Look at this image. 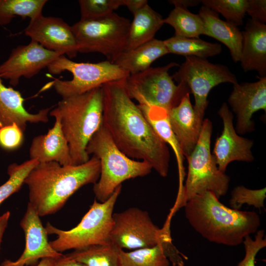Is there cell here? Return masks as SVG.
<instances>
[{
  "mask_svg": "<svg viewBox=\"0 0 266 266\" xmlns=\"http://www.w3.org/2000/svg\"><path fill=\"white\" fill-rule=\"evenodd\" d=\"M53 266H86L66 255H63L61 257L56 259Z\"/></svg>",
  "mask_w": 266,
  "mask_h": 266,
  "instance_id": "cell-39",
  "label": "cell"
},
{
  "mask_svg": "<svg viewBox=\"0 0 266 266\" xmlns=\"http://www.w3.org/2000/svg\"><path fill=\"white\" fill-rule=\"evenodd\" d=\"M121 189L120 185L104 202L95 200L80 223L69 230L59 229L48 222L45 227L48 234L57 235L55 240L49 241L51 247L62 253L70 249L110 243L113 209Z\"/></svg>",
  "mask_w": 266,
  "mask_h": 266,
  "instance_id": "cell-7",
  "label": "cell"
},
{
  "mask_svg": "<svg viewBox=\"0 0 266 266\" xmlns=\"http://www.w3.org/2000/svg\"><path fill=\"white\" fill-rule=\"evenodd\" d=\"M123 5L127 6L133 15L148 4L146 0H123Z\"/></svg>",
  "mask_w": 266,
  "mask_h": 266,
  "instance_id": "cell-38",
  "label": "cell"
},
{
  "mask_svg": "<svg viewBox=\"0 0 266 266\" xmlns=\"http://www.w3.org/2000/svg\"><path fill=\"white\" fill-rule=\"evenodd\" d=\"M54 126L45 134L35 136L30 148V159L39 163L56 162L61 166L72 165L67 141L63 133L60 120L56 114Z\"/></svg>",
  "mask_w": 266,
  "mask_h": 266,
  "instance_id": "cell-19",
  "label": "cell"
},
{
  "mask_svg": "<svg viewBox=\"0 0 266 266\" xmlns=\"http://www.w3.org/2000/svg\"><path fill=\"white\" fill-rule=\"evenodd\" d=\"M120 249L109 243L74 250L66 255L86 266H119Z\"/></svg>",
  "mask_w": 266,
  "mask_h": 266,
  "instance_id": "cell-29",
  "label": "cell"
},
{
  "mask_svg": "<svg viewBox=\"0 0 266 266\" xmlns=\"http://www.w3.org/2000/svg\"><path fill=\"white\" fill-rule=\"evenodd\" d=\"M169 53L186 57L205 59L222 52L220 44L211 43L200 38H188L174 35L164 40Z\"/></svg>",
  "mask_w": 266,
  "mask_h": 266,
  "instance_id": "cell-27",
  "label": "cell"
},
{
  "mask_svg": "<svg viewBox=\"0 0 266 266\" xmlns=\"http://www.w3.org/2000/svg\"><path fill=\"white\" fill-rule=\"evenodd\" d=\"M212 133V124L210 120L205 119L198 142L187 158L188 171L185 184L178 192L172 213L198 195L210 192L219 199L228 191L230 177L219 169L211 152Z\"/></svg>",
  "mask_w": 266,
  "mask_h": 266,
  "instance_id": "cell-6",
  "label": "cell"
},
{
  "mask_svg": "<svg viewBox=\"0 0 266 266\" xmlns=\"http://www.w3.org/2000/svg\"><path fill=\"white\" fill-rule=\"evenodd\" d=\"M169 54L163 40L153 38L132 50L122 53L113 63L134 74L151 66L157 59Z\"/></svg>",
  "mask_w": 266,
  "mask_h": 266,
  "instance_id": "cell-24",
  "label": "cell"
},
{
  "mask_svg": "<svg viewBox=\"0 0 266 266\" xmlns=\"http://www.w3.org/2000/svg\"><path fill=\"white\" fill-rule=\"evenodd\" d=\"M125 51L132 50L154 38L163 25L162 15L148 4L133 15Z\"/></svg>",
  "mask_w": 266,
  "mask_h": 266,
  "instance_id": "cell-25",
  "label": "cell"
},
{
  "mask_svg": "<svg viewBox=\"0 0 266 266\" xmlns=\"http://www.w3.org/2000/svg\"><path fill=\"white\" fill-rule=\"evenodd\" d=\"M184 206L191 226L202 237L217 244L237 246L260 226V218L255 212L228 207L210 192L194 197Z\"/></svg>",
  "mask_w": 266,
  "mask_h": 266,
  "instance_id": "cell-3",
  "label": "cell"
},
{
  "mask_svg": "<svg viewBox=\"0 0 266 266\" xmlns=\"http://www.w3.org/2000/svg\"><path fill=\"white\" fill-rule=\"evenodd\" d=\"M266 198V189H249L243 186L235 187L231 192L229 201L231 208L239 210L242 205L247 204L261 209L264 207V200Z\"/></svg>",
  "mask_w": 266,
  "mask_h": 266,
  "instance_id": "cell-34",
  "label": "cell"
},
{
  "mask_svg": "<svg viewBox=\"0 0 266 266\" xmlns=\"http://www.w3.org/2000/svg\"><path fill=\"white\" fill-rule=\"evenodd\" d=\"M80 21L96 20L106 16L120 6L123 0H79Z\"/></svg>",
  "mask_w": 266,
  "mask_h": 266,
  "instance_id": "cell-33",
  "label": "cell"
},
{
  "mask_svg": "<svg viewBox=\"0 0 266 266\" xmlns=\"http://www.w3.org/2000/svg\"><path fill=\"white\" fill-rule=\"evenodd\" d=\"M50 73L58 74L68 71L70 80H54L51 83L62 99L86 93L113 81L127 78L130 73L109 61L97 63H77L61 55L48 66Z\"/></svg>",
  "mask_w": 266,
  "mask_h": 266,
  "instance_id": "cell-9",
  "label": "cell"
},
{
  "mask_svg": "<svg viewBox=\"0 0 266 266\" xmlns=\"http://www.w3.org/2000/svg\"><path fill=\"white\" fill-rule=\"evenodd\" d=\"M100 173V161L94 156L78 165L39 163L25 180L29 189V203L40 217L53 214L80 188L96 183Z\"/></svg>",
  "mask_w": 266,
  "mask_h": 266,
  "instance_id": "cell-2",
  "label": "cell"
},
{
  "mask_svg": "<svg viewBox=\"0 0 266 266\" xmlns=\"http://www.w3.org/2000/svg\"><path fill=\"white\" fill-rule=\"evenodd\" d=\"M178 66L171 62L161 67H152L130 74L126 79L129 96L138 104L155 105L168 112L176 106L189 90L185 85H176L169 74V69Z\"/></svg>",
  "mask_w": 266,
  "mask_h": 266,
  "instance_id": "cell-10",
  "label": "cell"
},
{
  "mask_svg": "<svg viewBox=\"0 0 266 266\" xmlns=\"http://www.w3.org/2000/svg\"><path fill=\"white\" fill-rule=\"evenodd\" d=\"M86 152L100 162V177L93 186L96 198L100 202L108 200L124 181L145 176L152 169L148 163L132 159L124 154L102 125L89 141Z\"/></svg>",
  "mask_w": 266,
  "mask_h": 266,
  "instance_id": "cell-5",
  "label": "cell"
},
{
  "mask_svg": "<svg viewBox=\"0 0 266 266\" xmlns=\"http://www.w3.org/2000/svg\"><path fill=\"white\" fill-rule=\"evenodd\" d=\"M254 82L233 85L228 102L237 118V133L243 134L254 130L252 120L256 112L266 111V77H258Z\"/></svg>",
  "mask_w": 266,
  "mask_h": 266,
  "instance_id": "cell-16",
  "label": "cell"
},
{
  "mask_svg": "<svg viewBox=\"0 0 266 266\" xmlns=\"http://www.w3.org/2000/svg\"><path fill=\"white\" fill-rule=\"evenodd\" d=\"M40 217L33 207L28 203L20 223L25 234V249L17 260H5L0 266H36L40 259H58L63 256L50 245L48 233Z\"/></svg>",
  "mask_w": 266,
  "mask_h": 266,
  "instance_id": "cell-15",
  "label": "cell"
},
{
  "mask_svg": "<svg viewBox=\"0 0 266 266\" xmlns=\"http://www.w3.org/2000/svg\"><path fill=\"white\" fill-rule=\"evenodd\" d=\"M24 32L31 40L48 50L66 54L69 59L75 57L78 53L71 27L62 18L42 14L30 20Z\"/></svg>",
  "mask_w": 266,
  "mask_h": 266,
  "instance_id": "cell-14",
  "label": "cell"
},
{
  "mask_svg": "<svg viewBox=\"0 0 266 266\" xmlns=\"http://www.w3.org/2000/svg\"><path fill=\"white\" fill-rule=\"evenodd\" d=\"M131 22L114 12L96 20H79L71 26L78 52L99 53L113 63L126 50Z\"/></svg>",
  "mask_w": 266,
  "mask_h": 266,
  "instance_id": "cell-8",
  "label": "cell"
},
{
  "mask_svg": "<svg viewBox=\"0 0 266 266\" xmlns=\"http://www.w3.org/2000/svg\"><path fill=\"white\" fill-rule=\"evenodd\" d=\"M138 106L156 133L173 149L177 159L180 175V188H181L184 174V157L171 130L169 122L168 112L163 108L155 105L138 104Z\"/></svg>",
  "mask_w": 266,
  "mask_h": 266,
  "instance_id": "cell-26",
  "label": "cell"
},
{
  "mask_svg": "<svg viewBox=\"0 0 266 266\" xmlns=\"http://www.w3.org/2000/svg\"><path fill=\"white\" fill-rule=\"evenodd\" d=\"M119 258V266H184L183 258L187 259L172 242L130 252L120 249Z\"/></svg>",
  "mask_w": 266,
  "mask_h": 266,
  "instance_id": "cell-22",
  "label": "cell"
},
{
  "mask_svg": "<svg viewBox=\"0 0 266 266\" xmlns=\"http://www.w3.org/2000/svg\"><path fill=\"white\" fill-rule=\"evenodd\" d=\"M39 162L30 159L23 163H12L7 168L8 179L0 186V204L9 197L19 191L31 171Z\"/></svg>",
  "mask_w": 266,
  "mask_h": 266,
  "instance_id": "cell-31",
  "label": "cell"
},
{
  "mask_svg": "<svg viewBox=\"0 0 266 266\" xmlns=\"http://www.w3.org/2000/svg\"><path fill=\"white\" fill-rule=\"evenodd\" d=\"M189 94L187 93L180 102L168 112L171 130L186 159L198 142L203 121L196 115Z\"/></svg>",
  "mask_w": 266,
  "mask_h": 266,
  "instance_id": "cell-18",
  "label": "cell"
},
{
  "mask_svg": "<svg viewBox=\"0 0 266 266\" xmlns=\"http://www.w3.org/2000/svg\"><path fill=\"white\" fill-rule=\"evenodd\" d=\"M163 22L173 28L176 36L199 38L204 34V23L199 14L193 13L186 8L174 6Z\"/></svg>",
  "mask_w": 266,
  "mask_h": 266,
  "instance_id": "cell-28",
  "label": "cell"
},
{
  "mask_svg": "<svg viewBox=\"0 0 266 266\" xmlns=\"http://www.w3.org/2000/svg\"><path fill=\"white\" fill-rule=\"evenodd\" d=\"M246 13L251 17V19L265 24L266 0H247Z\"/></svg>",
  "mask_w": 266,
  "mask_h": 266,
  "instance_id": "cell-37",
  "label": "cell"
},
{
  "mask_svg": "<svg viewBox=\"0 0 266 266\" xmlns=\"http://www.w3.org/2000/svg\"><path fill=\"white\" fill-rule=\"evenodd\" d=\"M10 212L7 211L0 216V248L4 231L7 226Z\"/></svg>",
  "mask_w": 266,
  "mask_h": 266,
  "instance_id": "cell-41",
  "label": "cell"
},
{
  "mask_svg": "<svg viewBox=\"0 0 266 266\" xmlns=\"http://www.w3.org/2000/svg\"><path fill=\"white\" fill-rule=\"evenodd\" d=\"M61 55H64L31 40L28 44L18 45L11 50L7 59L0 65V77L15 87L21 77H33Z\"/></svg>",
  "mask_w": 266,
  "mask_h": 266,
  "instance_id": "cell-13",
  "label": "cell"
},
{
  "mask_svg": "<svg viewBox=\"0 0 266 266\" xmlns=\"http://www.w3.org/2000/svg\"><path fill=\"white\" fill-rule=\"evenodd\" d=\"M242 33L239 62L243 71L255 70L266 77V25L249 19Z\"/></svg>",
  "mask_w": 266,
  "mask_h": 266,
  "instance_id": "cell-21",
  "label": "cell"
},
{
  "mask_svg": "<svg viewBox=\"0 0 266 266\" xmlns=\"http://www.w3.org/2000/svg\"><path fill=\"white\" fill-rule=\"evenodd\" d=\"M56 259L45 258L41 260L36 266H53Z\"/></svg>",
  "mask_w": 266,
  "mask_h": 266,
  "instance_id": "cell-42",
  "label": "cell"
},
{
  "mask_svg": "<svg viewBox=\"0 0 266 266\" xmlns=\"http://www.w3.org/2000/svg\"><path fill=\"white\" fill-rule=\"evenodd\" d=\"M199 15L204 23V34L223 43L229 49L233 61H240L242 45V33L238 27L221 20L218 13L202 5Z\"/></svg>",
  "mask_w": 266,
  "mask_h": 266,
  "instance_id": "cell-23",
  "label": "cell"
},
{
  "mask_svg": "<svg viewBox=\"0 0 266 266\" xmlns=\"http://www.w3.org/2000/svg\"><path fill=\"white\" fill-rule=\"evenodd\" d=\"M168 1L174 6H180L186 8L188 7L196 6L201 3V0H171Z\"/></svg>",
  "mask_w": 266,
  "mask_h": 266,
  "instance_id": "cell-40",
  "label": "cell"
},
{
  "mask_svg": "<svg viewBox=\"0 0 266 266\" xmlns=\"http://www.w3.org/2000/svg\"><path fill=\"white\" fill-rule=\"evenodd\" d=\"M172 77L178 84L186 86L193 94L195 98L194 109L201 121H203L210 90L221 83L233 85L238 83L236 76L227 66L195 57H186L185 61Z\"/></svg>",
  "mask_w": 266,
  "mask_h": 266,
  "instance_id": "cell-12",
  "label": "cell"
},
{
  "mask_svg": "<svg viewBox=\"0 0 266 266\" xmlns=\"http://www.w3.org/2000/svg\"><path fill=\"white\" fill-rule=\"evenodd\" d=\"M21 94L11 87L5 86L0 77V129L16 124L24 132L28 123H46L52 108L40 109L36 113L28 112L24 106Z\"/></svg>",
  "mask_w": 266,
  "mask_h": 266,
  "instance_id": "cell-20",
  "label": "cell"
},
{
  "mask_svg": "<svg viewBox=\"0 0 266 266\" xmlns=\"http://www.w3.org/2000/svg\"><path fill=\"white\" fill-rule=\"evenodd\" d=\"M218 114L223 123L222 132L215 143L212 155L219 169L225 172L228 165L234 161L251 162L252 140L237 134L233 125V115L226 102L220 108Z\"/></svg>",
  "mask_w": 266,
  "mask_h": 266,
  "instance_id": "cell-17",
  "label": "cell"
},
{
  "mask_svg": "<svg viewBox=\"0 0 266 266\" xmlns=\"http://www.w3.org/2000/svg\"><path fill=\"white\" fill-rule=\"evenodd\" d=\"M57 115L67 141L72 165L87 162V144L102 125V87L63 98L49 113Z\"/></svg>",
  "mask_w": 266,
  "mask_h": 266,
  "instance_id": "cell-4",
  "label": "cell"
},
{
  "mask_svg": "<svg viewBox=\"0 0 266 266\" xmlns=\"http://www.w3.org/2000/svg\"><path fill=\"white\" fill-rule=\"evenodd\" d=\"M112 219L110 242L119 248L134 250L171 243L169 227L160 229L138 208L113 213Z\"/></svg>",
  "mask_w": 266,
  "mask_h": 266,
  "instance_id": "cell-11",
  "label": "cell"
},
{
  "mask_svg": "<svg viewBox=\"0 0 266 266\" xmlns=\"http://www.w3.org/2000/svg\"><path fill=\"white\" fill-rule=\"evenodd\" d=\"M23 132L15 123L0 129V146L7 150L19 148L23 141Z\"/></svg>",
  "mask_w": 266,
  "mask_h": 266,
  "instance_id": "cell-36",
  "label": "cell"
},
{
  "mask_svg": "<svg viewBox=\"0 0 266 266\" xmlns=\"http://www.w3.org/2000/svg\"><path fill=\"white\" fill-rule=\"evenodd\" d=\"M255 239L250 235L245 237L242 243L245 249V256L237 266H256L255 258L257 253L266 246V239L264 230L257 231Z\"/></svg>",
  "mask_w": 266,
  "mask_h": 266,
  "instance_id": "cell-35",
  "label": "cell"
},
{
  "mask_svg": "<svg viewBox=\"0 0 266 266\" xmlns=\"http://www.w3.org/2000/svg\"><path fill=\"white\" fill-rule=\"evenodd\" d=\"M203 5L220 13L226 21L241 26L246 14L247 0H201Z\"/></svg>",
  "mask_w": 266,
  "mask_h": 266,
  "instance_id": "cell-32",
  "label": "cell"
},
{
  "mask_svg": "<svg viewBox=\"0 0 266 266\" xmlns=\"http://www.w3.org/2000/svg\"><path fill=\"white\" fill-rule=\"evenodd\" d=\"M126 78L102 86V125L117 147L128 157L148 163L160 176L168 174L170 153L138 106L129 96Z\"/></svg>",
  "mask_w": 266,
  "mask_h": 266,
  "instance_id": "cell-1",
  "label": "cell"
},
{
  "mask_svg": "<svg viewBox=\"0 0 266 266\" xmlns=\"http://www.w3.org/2000/svg\"><path fill=\"white\" fill-rule=\"evenodd\" d=\"M46 0H0V25L9 24L20 16L32 20L42 14Z\"/></svg>",
  "mask_w": 266,
  "mask_h": 266,
  "instance_id": "cell-30",
  "label": "cell"
}]
</instances>
